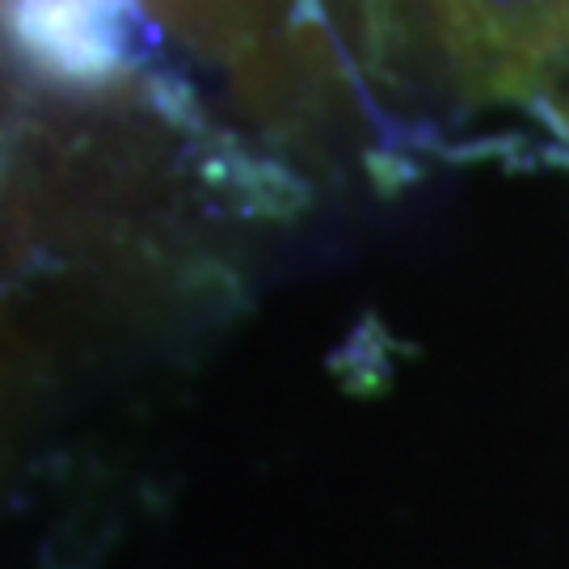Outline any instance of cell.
<instances>
[{
	"mask_svg": "<svg viewBox=\"0 0 569 569\" xmlns=\"http://www.w3.org/2000/svg\"><path fill=\"white\" fill-rule=\"evenodd\" d=\"M143 0H9L21 60L63 84H114L140 60Z\"/></svg>",
	"mask_w": 569,
	"mask_h": 569,
	"instance_id": "cell-2",
	"label": "cell"
},
{
	"mask_svg": "<svg viewBox=\"0 0 569 569\" xmlns=\"http://www.w3.org/2000/svg\"><path fill=\"white\" fill-rule=\"evenodd\" d=\"M545 114H552V122L566 131V140H569V84L561 89V93H557V98H552V106L545 110Z\"/></svg>",
	"mask_w": 569,
	"mask_h": 569,
	"instance_id": "cell-3",
	"label": "cell"
},
{
	"mask_svg": "<svg viewBox=\"0 0 569 569\" xmlns=\"http://www.w3.org/2000/svg\"><path fill=\"white\" fill-rule=\"evenodd\" d=\"M422 26L472 110H549L569 84V0H422Z\"/></svg>",
	"mask_w": 569,
	"mask_h": 569,
	"instance_id": "cell-1",
	"label": "cell"
}]
</instances>
